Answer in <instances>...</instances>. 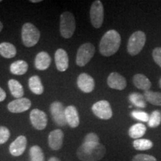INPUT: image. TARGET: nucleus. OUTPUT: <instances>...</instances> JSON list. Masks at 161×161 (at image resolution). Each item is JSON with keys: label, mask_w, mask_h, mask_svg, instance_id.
Instances as JSON below:
<instances>
[{"label": "nucleus", "mask_w": 161, "mask_h": 161, "mask_svg": "<svg viewBox=\"0 0 161 161\" xmlns=\"http://www.w3.org/2000/svg\"><path fill=\"white\" fill-rule=\"evenodd\" d=\"M50 111L56 125L62 127L67 124L65 116V108L61 102H55L52 103L50 105Z\"/></svg>", "instance_id": "9"}, {"label": "nucleus", "mask_w": 161, "mask_h": 161, "mask_svg": "<svg viewBox=\"0 0 161 161\" xmlns=\"http://www.w3.org/2000/svg\"><path fill=\"white\" fill-rule=\"evenodd\" d=\"M5 98H6L5 92L4 91L3 89H2V88L0 87V102H3V101L5 99Z\"/></svg>", "instance_id": "35"}, {"label": "nucleus", "mask_w": 161, "mask_h": 161, "mask_svg": "<svg viewBox=\"0 0 161 161\" xmlns=\"http://www.w3.org/2000/svg\"><path fill=\"white\" fill-rule=\"evenodd\" d=\"M3 29V23H1V21H0V32H1Z\"/></svg>", "instance_id": "38"}, {"label": "nucleus", "mask_w": 161, "mask_h": 161, "mask_svg": "<svg viewBox=\"0 0 161 161\" xmlns=\"http://www.w3.org/2000/svg\"><path fill=\"white\" fill-rule=\"evenodd\" d=\"M92 110L95 115L101 119L108 120L113 116V110L109 102L106 100H101L92 105Z\"/></svg>", "instance_id": "8"}, {"label": "nucleus", "mask_w": 161, "mask_h": 161, "mask_svg": "<svg viewBox=\"0 0 161 161\" xmlns=\"http://www.w3.org/2000/svg\"><path fill=\"white\" fill-rule=\"evenodd\" d=\"M148 123V126L152 128H157L160 125L161 123V113L158 110L153 111L150 115Z\"/></svg>", "instance_id": "29"}, {"label": "nucleus", "mask_w": 161, "mask_h": 161, "mask_svg": "<svg viewBox=\"0 0 161 161\" xmlns=\"http://www.w3.org/2000/svg\"><path fill=\"white\" fill-rule=\"evenodd\" d=\"M154 146L152 141L147 139H138L133 142V146L137 151H146L151 149Z\"/></svg>", "instance_id": "26"}, {"label": "nucleus", "mask_w": 161, "mask_h": 161, "mask_svg": "<svg viewBox=\"0 0 161 161\" xmlns=\"http://www.w3.org/2000/svg\"><path fill=\"white\" fill-rule=\"evenodd\" d=\"M29 86L32 92L37 95H41L44 91V88L42 84L41 80L39 76H31L29 80Z\"/></svg>", "instance_id": "21"}, {"label": "nucleus", "mask_w": 161, "mask_h": 161, "mask_svg": "<svg viewBox=\"0 0 161 161\" xmlns=\"http://www.w3.org/2000/svg\"><path fill=\"white\" fill-rule=\"evenodd\" d=\"M55 65L60 72H65L69 66V57L65 50L58 49L55 55Z\"/></svg>", "instance_id": "16"}, {"label": "nucleus", "mask_w": 161, "mask_h": 161, "mask_svg": "<svg viewBox=\"0 0 161 161\" xmlns=\"http://www.w3.org/2000/svg\"><path fill=\"white\" fill-rule=\"evenodd\" d=\"M95 46L90 43L82 44L78 49L76 55V64L79 66H84L86 65L95 54Z\"/></svg>", "instance_id": "6"}, {"label": "nucleus", "mask_w": 161, "mask_h": 161, "mask_svg": "<svg viewBox=\"0 0 161 161\" xmlns=\"http://www.w3.org/2000/svg\"><path fill=\"white\" fill-rule=\"evenodd\" d=\"M51 64V57L46 52H40L35 58V65L38 70H46L49 67Z\"/></svg>", "instance_id": "18"}, {"label": "nucleus", "mask_w": 161, "mask_h": 161, "mask_svg": "<svg viewBox=\"0 0 161 161\" xmlns=\"http://www.w3.org/2000/svg\"><path fill=\"white\" fill-rule=\"evenodd\" d=\"M0 55L5 58H12L17 55V49L12 43L4 42L0 43Z\"/></svg>", "instance_id": "22"}, {"label": "nucleus", "mask_w": 161, "mask_h": 161, "mask_svg": "<svg viewBox=\"0 0 161 161\" xmlns=\"http://www.w3.org/2000/svg\"><path fill=\"white\" fill-rule=\"evenodd\" d=\"M129 100L133 104L138 108H144L146 107V101L142 94L138 92H133L129 96Z\"/></svg>", "instance_id": "27"}, {"label": "nucleus", "mask_w": 161, "mask_h": 161, "mask_svg": "<svg viewBox=\"0 0 161 161\" xmlns=\"http://www.w3.org/2000/svg\"><path fill=\"white\" fill-rule=\"evenodd\" d=\"M75 30V19L73 14L70 12H64L60 15V35L66 39L73 35Z\"/></svg>", "instance_id": "5"}, {"label": "nucleus", "mask_w": 161, "mask_h": 161, "mask_svg": "<svg viewBox=\"0 0 161 161\" xmlns=\"http://www.w3.org/2000/svg\"><path fill=\"white\" fill-rule=\"evenodd\" d=\"M159 85H160V86L161 87V78L160 79V80H159Z\"/></svg>", "instance_id": "39"}, {"label": "nucleus", "mask_w": 161, "mask_h": 161, "mask_svg": "<svg viewBox=\"0 0 161 161\" xmlns=\"http://www.w3.org/2000/svg\"><path fill=\"white\" fill-rule=\"evenodd\" d=\"M132 161H158L155 157L149 155V154H139L134 156Z\"/></svg>", "instance_id": "32"}, {"label": "nucleus", "mask_w": 161, "mask_h": 161, "mask_svg": "<svg viewBox=\"0 0 161 161\" xmlns=\"http://www.w3.org/2000/svg\"><path fill=\"white\" fill-rule=\"evenodd\" d=\"M146 132V127L144 124L142 123H136L133 125L129 128L128 130V134L130 137L135 140H138L142 136L145 135Z\"/></svg>", "instance_id": "23"}, {"label": "nucleus", "mask_w": 161, "mask_h": 161, "mask_svg": "<svg viewBox=\"0 0 161 161\" xmlns=\"http://www.w3.org/2000/svg\"><path fill=\"white\" fill-rule=\"evenodd\" d=\"M27 146V139L25 136H19L9 146V152L13 156L22 155Z\"/></svg>", "instance_id": "14"}, {"label": "nucleus", "mask_w": 161, "mask_h": 161, "mask_svg": "<svg viewBox=\"0 0 161 161\" xmlns=\"http://www.w3.org/2000/svg\"><path fill=\"white\" fill-rule=\"evenodd\" d=\"M9 90L11 91L12 96L17 98H23L24 95V90L22 84L19 81L14 79L8 80Z\"/></svg>", "instance_id": "24"}, {"label": "nucleus", "mask_w": 161, "mask_h": 161, "mask_svg": "<svg viewBox=\"0 0 161 161\" xmlns=\"http://www.w3.org/2000/svg\"><path fill=\"white\" fill-rule=\"evenodd\" d=\"M65 116L66 122L72 128L79 125L80 119L78 112L75 106L69 105L65 108Z\"/></svg>", "instance_id": "17"}, {"label": "nucleus", "mask_w": 161, "mask_h": 161, "mask_svg": "<svg viewBox=\"0 0 161 161\" xmlns=\"http://www.w3.org/2000/svg\"><path fill=\"white\" fill-rule=\"evenodd\" d=\"M143 96L146 102L153 105L161 106V93L159 92H154L151 90L144 91Z\"/></svg>", "instance_id": "25"}, {"label": "nucleus", "mask_w": 161, "mask_h": 161, "mask_svg": "<svg viewBox=\"0 0 161 161\" xmlns=\"http://www.w3.org/2000/svg\"><path fill=\"white\" fill-rule=\"evenodd\" d=\"M31 123L37 130H43L47 125V116L42 110L34 109L30 113Z\"/></svg>", "instance_id": "10"}, {"label": "nucleus", "mask_w": 161, "mask_h": 161, "mask_svg": "<svg viewBox=\"0 0 161 161\" xmlns=\"http://www.w3.org/2000/svg\"><path fill=\"white\" fill-rule=\"evenodd\" d=\"M29 69V65L26 63L25 60H17L11 64L10 66V71L12 74L17 75H24Z\"/></svg>", "instance_id": "20"}, {"label": "nucleus", "mask_w": 161, "mask_h": 161, "mask_svg": "<svg viewBox=\"0 0 161 161\" xmlns=\"http://www.w3.org/2000/svg\"><path fill=\"white\" fill-rule=\"evenodd\" d=\"M31 3H40V2H41L40 0H31Z\"/></svg>", "instance_id": "37"}, {"label": "nucleus", "mask_w": 161, "mask_h": 161, "mask_svg": "<svg viewBox=\"0 0 161 161\" xmlns=\"http://www.w3.org/2000/svg\"><path fill=\"white\" fill-rule=\"evenodd\" d=\"M29 154L31 161H44V154L40 146H32L30 148Z\"/></svg>", "instance_id": "28"}, {"label": "nucleus", "mask_w": 161, "mask_h": 161, "mask_svg": "<svg viewBox=\"0 0 161 161\" xmlns=\"http://www.w3.org/2000/svg\"><path fill=\"white\" fill-rule=\"evenodd\" d=\"M48 161H60V160L58 158H55V157H52V158H50Z\"/></svg>", "instance_id": "36"}, {"label": "nucleus", "mask_w": 161, "mask_h": 161, "mask_svg": "<svg viewBox=\"0 0 161 161\" xmlns=\"http://www.w3.org/2000/svg\"><path fill=\"white\" fill-rule=\"evenodd\" d=\"M31 102L27 98H20L12 101L8 104V109L14 114L25 112L31 108Z\"/></svg>", "instance_id": "11"}, {"label": "nucleus", "mask_w": 161, "mask_h": 161, "mask_svg": "<svg viewBox=\"0 0 161 161\" xmlns=\"http://www.w3.org/2000/svg\"><path fill=\"white\" fill-rule=\"evenodd\" d=\"M131 116L136 119L140 120L141 122H148L149 120L150 116L144 111H140V110H134L131 112Z\"/></svg>", "instance_id": "30"}, {"label": "nucleus", "mask_w": 161, "mask_h": 161, "mask_svg": "<svg viewBox=\"0 0 161 161\" xmlns=\"http://www.w3.org/2000/svg\"><path fill=\"white\" fill-rule=\"evenodd\" d=\"M1 2H2V0H0V3H1Z\"/></svg>", "instance_id": "40"}, {"label": "nucleus", "mask_w": 161, "mask_h": 161, "mask_svg": "<svg viewBox=\"0 0 161 161\" xmlns=\"http://www.w3.org/2000/svg\"><path fill=\"white\" fill-rule=\"evenodd\" d=\"M152 58L154 62L161 68V47H156L152 51Z\"/></svg>", "instance_id": "34"}, {"label": "nucleus", "mask_w": 161, "mask_h": 161, "mask_svg": "<svg viewBox=\"0 0 161 161\" xmlns=\"http://www.w3.org/2000/svg\"><path fill=\"white\" fill-rule=\"evenodd\" d=\"M90 21L96 29H99L104 21V6L99 0L93 2L90 11Z\"/></svg>", "instance_id": "7"}, {"label": "nucleus", "mask_w": 161, "mask_h": 161, "mask_svg": "<svg viewBox=\"0 0 161 161\" xmlns=\"http://www.w3.org/2000/svg\"><path fill=\"white\" fill-rule=\"evenodd\" d=\"M77 85L82 92L89 93L95 88V80L92 76L86 73H81L78 77Z\"/></svg>", "instance_id": "12"}, {"label": "nucleus", "mask_w": 161, "mask_h": 161, "mask_svg": "<svg viewBox=\"0 0 161 161\" xmlns=\"http://www.w3.org/2000/svg\"><path fill=\"white\" fill-rule=\"evenodd\" d=\"M64 133L60 129H56L49 133V146L52 150H59L64 142Z\"/></svg>", "instance_id": "15"}, {"label": "nucleus", "mask_w": 161, "mask_h": 161, "mask_svg": "<svg viewBox=\"0 0 161 161\" xmlns=\"http://www.w3.org/2000/svg\"><path fill=\"white\" fill-rule=\"evenodd\" d=\"M84 143H96L99 142V137L95 133H90L86 134L84 140Z\"/></svg>", "instance_id": "33"}, {"label": "nucleus", "mask_w": 161, "mask_h": 161, "mask_svg": "<svg viewBox=\"0 0 161 161\" xmlns=\"http://www.w3.org/2000/svg\"><path fill=\"white\" fill-rule=\"evenodd\" d=\"M133 84L138 89L144 90H149L152 86V82L148 77L143 74H136L133 77Z\"/></svg>", "instance_id": "19"}, {"label": "nucleus", "mask_w": 161, "mask_h": 161, "mask_svg": "<svg viewBox=\"0 0 161 161\" xmlns=\"http://www.w3.org/2000/svg\"><path fill=\"white\" fill-rule=\"evenodd\" d=\"M121 44V36L116 30H109L102 37L99 43V52L104 57H110L116 53Z\"/></svg>", "instance_id": "2"}, {"label": "nucleus", "mask_w": 161, "mask_h": 161, "mask_svg": "<svg viewBox=\"0 0 161 161\" xmlns=\"http://www.w3.org/2000/svg\"><path fill=\"white\" fill-rule=\"evenodd\" d=\"M11 133L8 128L5 126H0V145L4 144L8 140Z\"/></svg>", "instance_id": "31"}, {"label": "nucleus", "mask_w": 161, "mask_h": 161, "mask_svg": "<svg viewBox=\"0 0 161 161\" xmlns=\"http://www.w3.org/2000/svg\"><path fill=\"white\" fill-rule=\"evenodd\" d=\"M22 40L26 47H32L39 41L40 31L32 23H26L22 28Z\"/></svg>", "instance_id": "4"}, {"label": "nucleus", "mask_w": 161, "mask_h": 161, "mask_svg": "<svg viewBox=\"0 0 161 161\" xmlns=\"http://www.w3.org/2000/svg\"><path fill=\"white\" fill-rule=\"evenodd\" d=\"M106 154V148L100 142L84 143L77 150L78 158L82 161H98Z\"/></svg>", "instance_id": "1"}, {"label": "nucleus", "mask_w": 161, "mask_h": 161, "mask_svg": "<svg viewBox=\"0 0 161 161\" xmlns=\"http://www.w3.org/2000/svg\"><path fill=\"white\" fill-rule=\"evenodd\" d=\"M107 83L109 87L118 90H123L127 86L125 78L118 72H111L108 77Z\"/></svg>", "instance_id": "13"}, {"label": "nucleus", "mask_w": 161, "mask_h": 161, "mask_svg": "<svg viewBox=\"0 0 161 161\" xmlns=\"http://www.w3.org/2000/svg\"><path fill=\"white\" fill-rule=\"evenodd\" d=\"M146 42V35L142 31H136L128 39L127 50L129 55L135 56L142 51Z\"/></svg>", "instance_id": "3"}]
</instances>
